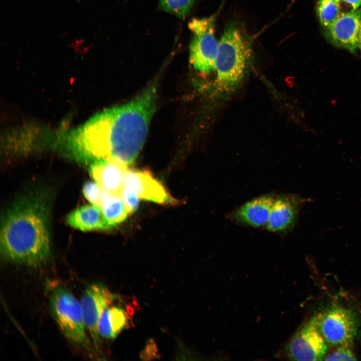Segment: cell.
Segmentation results:
<instances>
[{
    "mask_svg": "<svg viewBox=\"0 0 361 361\" xmlns=\"http://www.w3.org/2000/svg\"><path fill=\"white\" fill-rule=\"evenodd\" d=\"M317 317L319 331L330 346L349 345L356 335L358 321L349 308L333 305L318 314Z\"/></svg>",
    "mask_w": 361,
    "mask_h": 361,
    "instance_id": "obj_6",
    "label": "cell"
},
{
    "mask_svg": "<svg viewBox=\"0 0 361 361\" xmlns=\"http://www.w3.org/2000/svg\"><path fill=\"white\" fill-rule=\"evenodd\" d=\"M67 224L82 231L105 230L112 228L106 220L100 206L94 204L82 206L68 214Z\"/></svg>",
    "mask_w": 361,
    "mask_h": 361,
    "instance_id": "obj_14",
    "label": "cell"
},
{
    "mask_svg": "<svg viewBox=\"0 0 361 361\" xmlns=\"http://www.w3.org/2000/svg\"><path fill=\"white\" fill-rule=\"evenodd\" d=\"M357 48H358L361 51V27L358 36Z\"/></svg>",
    "mask_w": 361,
    "mask_h": 361,
    "instance_id": "obj_24",
    "label": "cell"
},
{
    "mask_svg": "<svg viewBox=\"0 0 361 361\" xmlns=\"http://www.w3.org/2000/svg\"><path fill=\"white\" fill-rule=\"evenodd\" d=\"M124 187L133 190L140 199L160 204H176L178 201L148 170L127 169Z\"/></svg>",
    "mask_w": 361,
    "mask_h": 361,
    "instance_id": "obj_9",
    "label": "cell"
},
{
    "mask_svg": "<svg viewBox=\"0 0 361 361\" xmlns=\"http://www.w3.org/2000/svg\"><path fill=\"white\" fill-rule=\"evenodd\" d=\"M327 346L319 331L317 315L303 324L286 344L285 357L293 360H324Z\"/></svg>",
    "mask_w": 361,
    "mask_h": 361,
    "instance_id": "obj_7",
    "label": "cell"
},
{
    "mask_svg": "<svg viewBox=\"0 0 361 361\" xmlns=\"http://www.w3.org/2000/svg\"><path fill=\"white\" fill-rule=\"evenodd\" d=\"M87 44L84 39L76 38L70 42L69 45L76 52L85 53L92 47V44Z\"/></svg>",
    "mask_w": 361,
    "mask_h": 361,
    "instance_id": "obj_22",
    "label": "cell"
},
{
    "mask_svg": "<svg viewBox=\"0 0 361 361\" xmlns=\"http://www.w3.org/2000/svg\"><path fill=\"white\" fill-rule=\"evenodd\" d=\"M120 196L129 214L135 212L139 205V198L132 190L123 187Z\"/></svg>",
    "mask_w": 361,
    "mask_h": 361,
    "instance_id": "obj_21",
    "label": "cell"
},
{
    "mask_svg": "<svg viewBox=\"0 0 361 361\" xmlns=\"http://www.w3.org/2000/svg\"><path fill=\"white\" fill-rule=\"evenodd\" d=\"M195 0H160L161 9L179 17L186 16L190 12Z\"/></svg>",
    "mask_w": 361,
    "mask_h": 361,
    "instance_id": "obj_18",
    "label": "cell"
},
{
    "mask_svg": "<svg viewBox=\"0 0 361 361\" xmlns=\"http://www.w3.org/2000/svg\"><path fill=\"white\" fill-rule=\"evenodd\" d=\"M157 82H152L130 101L104 110L62 136L76 159L104 158L127 166L144 143L156 107Z\"/></svg>",
    "mask_w": 361,
    "mask_h": 361,
    "instance_id": "obj_1",
    "label": "cell"
},
{
    "mask_svg": "<svg viewBox=\"0 0 361 361\" xmlns=\"http://www.w3.org/2000/svg\"><path fill=\"white\" fill-rule=\"evenodd\" d=\"M275 197L273 194L256 197L232 211L228 215L229 219L240 225L265 228Z\"/></svg>",
    "mask_w": 361,
    "mask_h": 361,
    "instance_id": "obj_10",
    "label": "cell"
},
{
    "mask_svg": "<svg viewBox=\"0 0 361 361\" xmlns=\"http://www.w3.org/2000/svg\"><path fill=\"white\" fill-rule=\"evenodd\" d=\"M252 55L249 39L234 25H230L219 42L215 62L216 85L222 94L233 92L243 80Z\"/></svg>",
    "mask_w": 361,
    "mask_h": 361,
    "instance_id": "obj_3",
    "label": "cell"
},
{
    "mask_svg": "<svg viewBox=\"0 0 361 361\" xmlns=\"http://www.w3.org/2000/svg\"><path fill=\"white\" fill-rule=\"evenodd\" d=\"M127 168V166L113 160L100 158L93 161L89 171L103 191L120 196Z\"/></svg>",
    "mask_w": 361,
    "mask_h": 361,
    "instance_id": "obj_13",
    "label": "cell"
},
{
    "mask_svg": "<svg viewBox=\"0 0 361 361\" xmlns=\"http://www.w3.org/2000/svg\"><path fill=\"white\" fill-rule=\"evenodd\" d=\"M1 250L8 261L37 267L51 257L50 204L44 193H31L9 206L2 220Z\"/></svg>",
    "mask_w": 361,
    "mask_h": 361,
    "instance_id": "obj_2",
    "label": "cell"
},
{
    "mask_svg": "<svg viewBox=\"0 0 361 361\" xmlns=\"http://www.w3.org/2000/svg\"><path fill=\"white\" fill-rule=\"evenodd\" d=\"M128 324L124 309L118 306L107 307L102 312L98 325L101 336L106 339L115 338Z\"/></svg>",
    "mask_w": 361,
    "mask_h": 361,
    "instance_id": "obj_15",
    "label": "cell"
},
{
    "mask_svg": "<svg viewBox=\"0 0 361 361\" xmlns=\"http://www.w3.org/2000/svg\"><path fill=\"white\" fill-rule=\"evenodd\" d=\"M341 4L348 5L352 10H355L361 5V0H338Z\"/></svg>",
    "mask_w": 361,
    "mask_h": 361,
    "instance_id": "obj_23",
    "label": "cell"
},
{
    "mask_svg": "<svg viewBox=\"0 0 361 361\" xmlns=\"http://www.w3.org/2000/svg\"><path fill=\"white\" fill-rule=\"evenodd\" d=\"M216 16L193 19L189 27L193 33L190 60L198 71L209 74L215 70L219 42L215 34Z\"/></svg>",
    "mask_w": 361,
    "mask_h": 361,
    "instance_id": "obj_5",
    "label": "cell"
},
{
    "mask_svg": "<svg viewBox=\"0 0 361 361\" xmlns=\"http://www.w3.org/2000/svg\"><path fill=\"white\" fill-rule=\"evenodd\" d=\"M99 206L112 228L124 221L129 214L120 195L103 190Z\"/></svg>",
    "mask_w": 361,
    "mask_h": 361,
    "instance_id": "obj_16",
    "label": "cell"
},
{
    "mask_svg": "<svg viewBox=\"0 0 361 361\" xmlns=\"http://www.w3.org/2000/svg\"><path fill=\"white\" fill-rule=\"evenodd\" d=\"M341 3L338 0H318L317 11L321 24L327 29L342 14Z\"/></svg>",
    "mask_w": 361,
    "mask_h": 361,
    "instance_id": "obj_17",
    "label": "cell"
},
{
    "mask_svg": "<svg viewBox=\"0 0 361 361\" xmlns=\"http://www.w3.org/2000/svg\"><path fill=\"white\" fill-rule=\"evenodd\" d=\"M303 200L294 195L276 196L265 229L275 233H285L295 225Z\"/></svg>",
    "mask_w": 361,
    "mask_h": 361,
    "instance_id": "obj_11",
    "label": "cell"
},
{
    "mask_svg": "<svg viewBox=\"0 0 361 361\" xmlns=\"http://www.w3.org/2000/svg\"><path fill=\"white\" fill-rule=\"evenodd\" d=\"M116 295L104 285L93 284L85 290L81 299V305L85 327L95 349L101 345L98 325L104 310L116 299Z\"/></svg>",
    "mask_w": 361,
    "mask_h": 361,
    "instance_id": "obj_8",
    "label": "cell"
},
{
    "mask_svg": "<svg viewBox=\"0 0 361 361\" xmlns=\"http://www.w3.org/2000/svg\"><path fill=\"white\" fill-rule=\"evenodd\" d=\"M103 190L96 182L88 181L83 187V193L85 198L92 204L100 205Z\"/></svg>",
    "mask_w": 361,
    "mask_h": 361,
    "instance_id": "obj_19",
    "label": "cell"
},
{
    "mask_svg": "<svg viewBox=\"0 0 361 361\" xmlns=\"http://www.w3.org/2000/svg\"><path fill=\"white\" fill-rule=\"evenodd\" d=\"M325 360H355V355L349 348V345H342L328 354H326Z\"/></svg>",
    "mask_w": 361,
    "mask_h": 361,
    "instance_id": "obj_20",
    "label": "cell"
},
{
    "mask_svg": "<svg viewBox=\"0 0 361 361\" xmlns=\"http://www.w3.org/2000/svg\"><path fill=\"white\" fill-rule=\"evenodd\" d=\"M50 306L62 333L68 340L93 354L86 333L81 303L67 289L58 286L50 296Z\"/></svg>",
    "mask_w": 361,
    "mask_h": 361,
    "instance_id": "obj_4",
    "label": "cell"
},
{
    "mask_svg": "<svg viewBox=\"0 0 361 361\" xmlns=\"http://www.w3.org/2000/svg\"><path fill=\"white\" fill-rule=\"evenodd\" d=\"M361 27V9L342 14L327 32L335 45L354 52L357 48L358 36Z\"/></svg>",
    "mask_w": 361,
    "mask_h": 361,
    "instance_id": "obj_12",
    "label": "cell"
}]
</instances>
